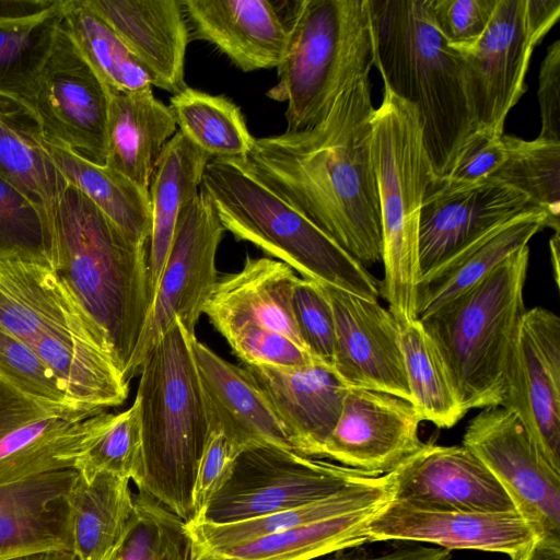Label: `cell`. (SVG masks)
<instances>
[{
    "mask_svg": "<svg viewBox=\"0 0 560 560\" xmlns=\"http://www.w3.org/2000/svg\"><path fill=\"white\" fill-rule=\"evenodd\" d=\"M313 560H451V552L445 548L418 545L400 547L382 555L341 550Z\"/></svg>",
    "mask_w": 560,
    "mask_h": 560,
    "instance_id": "cell-52",
    "label": "cell"
},
{
    "mask_svg": "<svg viewBox=\"0 0 560 560\" xmlns=\"http://www.w3.org/2000/svg\"><path fill=\"white\" fill-rule=\"evenodd\" d=\"M240 452L218 430H209L191 491V518L199 523L213 497L230 477Z\"/></svg>",
    "mask_w": 560,
    "mask_h": 560,
    "instance_id": "cell-49",
    "label": "cell"
},
{
    "mask_svg": "<svg viewBox=\"0 0 560 560\" xmlns=\"http://www.w3.org/2000/svg\"><path fill=\"white\" fill-rule=\"evenodd\" d=\"M548 228L544 211L521 213L490 230L454 257L421 279L418 287L417 316L431 314L472 287L505 258L528 246L539 231Z\"/></svg>",
    "mask_w": 560,
    "mask_h": 560,
    "instance_id": "cell-30",
    "label": "cell"
},
{
    "mask_svg": "<svg viewBox=\"0 0 560 560\" xmlns=\"http://www.w3.org/2000/svg\"><path fill=\"white\" fill-rule=\"evenodd\" d=\"M78 405L107 410L125 402L129 382L113 357L68 331L42 335L32 346Z\"/></svg>",
    "mask_w": 560,
    "mask_h": 560,
    "instance_id": "cell-34",
    "label": "cell"
},
{
    "mask_svg": "<svg viewBox=\"0 0 560 560\" xmlns=\"http://www.w3.org/2000/svg\"><path fill=\"white\" fill-rule=\"evenodd\" d=\"M463 445L495 477L538 537H560V471L513 412L502 406L481 409L466 427Z\"/></svg>",
    "mask_w": 560,
    "mask_h": 560,
    "instance_id": "cell-12",
    "label": "cell"
},
{
    "mask_svg": "<svg viewBox=\"0 0 560 560\" xmlns=\"http://www.w3.org/2000/svg\"><path fill=\"white\" fill-rule=\"evenodd\" d=\"M289 11L288 43L267 96L285 102V131L322 120L338 94L374 65L368 0H299Z\"/></svg>",
    "mask_w": 560,
    "mask_h": 560,
    "instance_id": "cell-8",
    "label": "cell"
},
{
    "mask_svg": "<svg viewBox=\"0 0 560 560\" xmlns=\"http://www.w3.org/2000/svg\"><path fill=\"white\" fill-rule=\"evenodd\" d=\"M106 411L51 409L0 378V485L74 469Z\"/></svg>",
    "mask_w": 560,
    "mask_h": 560,
    "instance_id": "cell-14",
    "label": "cell"
},
{
    "mask_svg": "<svg viewBox=\"0 0 560 560\" xmlns=\"http://www.w3.org/2000/svg\"><path fill=\"white\" fill-rule=\"evenodd\" d=\"M192 38L206 40L244 72L277 68L288 43L287 21L269 0L180 1Z\"/></svg>",
    "mask_w": 560,
    "mask_h": 560,
    "instance_id": "cell-24",
    "label": "cell"
},
{
    "mask_svg": "<svg viewBox=\"0 0 560 560\" xmlns=\"http://www.w3.org/2000/svg\"><path fill=\"white\" fill-rule=\"evenodd\" d=\"M0 378L37 404L51 409L103 411L74 402L36 351L1 326Z\"/></svg>",
    "mask_w": 560,
    "mask_h": 560,
    "instance_id": "cell-45",
    "label": "cell"
},
{
    "mask_svg": "<svg viewBox=\"0 0 560 560\" xmlns=\"http://www.w3.org/2000/svg\"><path fill=\"white\" fill-rule=\"evenodd\" d=\"M62 3L33 19L0 24V97L33 113L40 71L62 20Z\"/></svg>",
    "mask_w": 560,
    "mask_h": 560,
    "instance_id": "cell-39",
    "label": "cell"
},
{
    "mask_svg": "<svg viewBox=\"0 0 560 560\" xmlns=\"http://www.w3.org/2000/svg\"><path fill=\"white\" fill-rule=\"evenodd\" d=\"M19 21V9L15 0H0V24Z\"/></svg>",
    "mask_w": 560,
    "mask_h": 560,
    "instance_id": "cell-55",
    "label": "cell"
},
{
    "mask_svg": "<svg viewBox=\"0 0 560 560\" xmlns=\"http://www.w3.org/2000/svg\"><path fill=\"white\" fill-rule=\"evenodd\" d=\"M535 210L541 209L526 195L491 179L462 188H445L431 182L419 218L421 279L490 230Z\"/></svg>",
    "mask_w": 560,
    "mask_h": 560,
    "instance_id": "cell-18",
    "label": "cell"
},
{
    "mask_svg": "<svg viewBox=\"0 0 560 560\" xmlns=\"http://www.w3.org/2000/svg\"><path fill=\"white\" fill-rule=\"evenodd\" d=\"M51 228L52 222L42 206L0 177V259L48 262Z\"/></svg>",
    "mask_w": 560,
    "mask_h": 560,
    "instance_id": "cell-44",
    "label": "cell"
},
{
    "mask_svg": "<svg viewBox=\"0 0 560 560\" xmlns=\"http://www.w3.org/2000/svg\"><path fill=\"white\" fill-rule=\"evenodd\" d=\"M190 552L185 522L148 493H133L121 560H190Z\"/></svg>",
    "mask_w": 560,
    "mask_h": 560,
    "instance_id": "cell-42",
    "label": "cell"
},
{
    "mask_svg": "<svg viewBox=\"0 0 560 560\" xmlns=\"http://www.w3.org/2000/svg\"><path fill=\"white\" fill-rule=\"evenodd\" d=\"M200 189L220 222L302 278L378 301L380 281L311 220L233 160H211Z\"/></svg>",
    "mask_w": 560,
    "mask_h": 560,
    "instance_id": "cell-6",
    "label": "cell"
},
{
    "mask_svg": "<svg viewBox=\"0 0 560 560\" xmlns=\"http://www.w3.org/2000/svg\"><path fill=\"white\" fill-rule=\"evenodd\" d=\"M298 278L280 260L247 256L240 271L219 278L203 314L225 339L257 328L283 334L304 347L291 302Z\"/></svg>",
    "mask_w": 560,
    "mask_h": 560,
    "instance_id": "cell-26",
    "label": "cell"
},
{
    "mask_svg": "<svg viewBox=\"0 0 560 560\" xmlns=\"http://www.w3.org/2000/svg\"><path fill=\"white\" fill-rule=\"evenodd\" d=\"M224 233L210 199L200 189L178 217L135 357L132 377L175 318L196 335V325L219 280L215 261Z\"/></svg>",
    "mask_w": 560,
    "mask_h": 560,
    "instance_id": "cell-10",
    "label": "cell"
},
{
    "mask_svg": "<svg viewBox=\"0 0 560 560\" xmlns=\"http://www.w3.org/2000/svg\"><path fill=\"white\" fill-rule=\"evenodd\" d=\"M415 406L389 393L349 387L322 459L373 476L393 471L421 448Z\"/></svg>",
    "mask_w": 560,
    "mask_h": 560,
    "instance_id": "cell-16",
    "label": "cell"
},
{
    "mask_svg": "<svg viewBox=\"0 0 560 560\" xmlns=\"http://www.w3.org/2000/svg\"><path fill=\"white\" fill-rule=\"evenodd\" d=\"M388 503L301 525L231 547L190 552V560H313L352 549L369 542V523Z\"/></svg>",
    "mask_w": 560,
    "mask_h": 560,
    "instance_id": "cell-33",
    "label": "cell"
},
{
    "mask_svg": "<svg viewBox=\"0 0 560 560\" xmlns=\"http://www.w3.org/2000/svg\"><path fill=\"white\" fill-rule=\"evenodd\" d=\"M77 477L70 468L0 485V560L71 551L69 494Z\"/></svg>",
    "mask_w": 560,
    "mask_h": 560,
    "instance_id": "cell-27",
    "label": "cell"
},
{
    "mask_svg": "<svg viewBox=\"0 0 560 560\" xmlns=\"http://www.w3.org/2000/svg\"><path fill=\"white\" fill-rule=\"evenodd\" d=\"M292 313L304 347L318 361L332 368L335 319L318 282L298 278L292 291Z\"/></svg>",
    "mask_w": 560,
    "mask_h": 560,
    "instance_id": "cell-46",
    "label": "cell"
},
{
    "mask_svg": "<svg viewBox=\"0 0 560 560\" xmlns=\"http://www.w3.org/2000/svg\"><path fill=\"white\" fill-rule=\"evenodd\" d=\"M521 560H560V537H538Z\"/></svg>",
    "mask_w": 560,
    "mask_h": 560,
    "instance_id": "cell-53",
    "label": "cell"
},
{
    "mask_svg": "<svg viewBox=\"0 0 560 560\" xmlns=\"http://www.w3.org/2000/svg\"><path fill=\"white\" fill-rule=\"evenodd\" d=\"M366 476L373 475L277 446L244 450L201 522L232 523L296 508Z\"/></svg>",
    "mask_w": 560,
    "mask_h": 560,
    "instance_id": "cell-9",
    "label": "cell"
},
{
    "mask_svg": "<svg viewBox=\"0 0 560 560\" xmlns=\"http://www.w3.org/2000/svg\"><path fill=\"white\" fill-rule=\"evenodd\" d=\"M374 65L384 88L412 104L433 180L445 177L476 126L463 61L435 27L428 0H368Z\"/></svg>",
    "mask_w": 560,
    "mask_h": 560,
    "instance_id": "cell-3",
    "label": "cell"
},
{
    "mask_svg": "<svg viewBox=\"0 0 560 560\" xmlns=\"http://www.w3.org/2000/svg\"><path fill=\"white\" fill-rule=\"evenodd\" d=\"M384 278L380 295L397 323L417 319L418 233L422 201L433 180L416 107L384 88L372 120Z\"/></svg>",
    "mask_w": 560,
    "mask_h": 560,
    "instance_id": "cell-7",
    "label": "cell"
},
{
    "mask_svg": "<svg viewBox=\"0 0 560 560\" xmlns=\"http://www.w3.org/2000/svg\"><path fill=\"white\" fill-rule=\"evenodd\" d=\"M528 246L472 287L418 318L438 347L463 409L500 406L505 373L526 312Z\"/></svg>",
    "mask_w": 560,
    "mask_h": 560,
    "instance_id": "cell-5",
    "label": "cell"
},
{
    "mask_svg": "<svg viewBox=\"0 0 560 560\" xmlns=\"http://www.w3.org/2000/svg\"><path fill=\"white\" fill-rule=\"evenodd\" d=\"M505 158L506 149L502 136L476 130L464 143L451 172L432 183L445 188L479 184L487 180L502 165Z\"/></svg>",
    "mask_w": 560,
    "mask_h": 560,
    "instance_id": "cell-50",
    "label": "cell"
},
{
    "mask_svg": "<svg viewBox=\"0 0 560 560\" xmlns=\"http://www.w3.org/2000/svg\"><path fill=\"white\" fill-rule=\"evenodd\" d=\"M46 147L55 165L69 184L82 191L127 234L149 243V194L107 165L93 163L72 150L47 140Z\"/></svg>",
    "mask_w": 560,
    "mask_h": 560,
    "instance_id": "cell-36",
    "label": "cell"
},
{
    "mask_svg": "<svg viewBox=\"0 0 560 560\" xmlns=\"http://www.w3.org/2000/svg\"><path fill=\"white\" fill-rule=\"evenodd\" d=\"M69 506L72 553L77 560H102L121 539L133 513L130 480L78 472Z\"/></svg>",
    "mask_w": 560,
    "mask_h": 560,
    "instance_id": "cell-35",
    "label": "cell"
},
{
    "mask_svg": "<svg viewBox=\"0 0 560 560\" xmlns=\"http://www.w3.org/2000/svg\"><path fill=\"white\" fill-rule=\"evenodd\" d=\"M394 472L366 476L337 493L292 509L224 524L185 523L191 552L244 544L301 525L351 513L394 499Z\"/></svg>",
    "mask_w": 560,
    "mask_h": 560,
    "instance_id": "cell-29",
    "label": "cell"
},
{
    "mask_svg": "<svg viewBox=\"0 0 560 560\" xmlns=\"http://www.w3.org/2000/svg\"><path fill=\"white\" fill-rule=\"evenodd\" d=\"M546 34L532 19L527 0H499L481 37L455 49L462 57L476 130L504 133L509 113L527 90L533 51Z\"/></svg>",
    "mask_w": 560,
    "mask_h": 560,
    "instance_id": "cell-11",
    "label": "cell"
},
{
    "mask_svg": "<svg viewBox=\"0 0 560 560\" xmlns=\"http://www.w3.org/2000/svg\"><path fill=\"white\" fill-rule=\"evenodd\" d=\"M179 132L212 160H243L255 137L241 108L223 95L185 86L170 98Z\"/></svg>",
    "mask_w": 560,
    "mask_h": 560,
    "instance_id": "cell-38",
    "label": "cell"
},
{
    "mask_svg": "<svg viewBox=\"0 0 560 560\" xmlns=\"http://www.w3.org/2000/svg\"><path fill=\"white\" fill-rule=\"evenodd\" d=\"M118 35L152 86L183 90L189 28L177 0H84Z\"/></svg>",
    "mask_w": 560,
    "mask_h": 560,
    "instance_id": "cell-25",
    "label": "cell"
},
{
    "mask_svg": "<svg viewBox=\"0 0 560 560\" xmlns=\"http://www.w3.org/2000/svg\"><path fill=\"white\" fill-rule=\"evenodd\" d=\"M537 96L541 119L538 137L560 141V40L547 48L540 65Z\"/></svg>",
    "mask_w": 560,
    "mask_h": 560,
    "instance_id": "cell-51",
    "label": "cell"
},
{
    "mask_svg": "<svg viewBox=\"0 0 560 560\" xmlns=\"http://www.w3.org/2000/svg\"><path fill=\"white\" fill-rule=\"evenodd\" d=\"M369 542H430L445 549L503 553L521 560L538 538L516 511L471 512L427 509L393 499L371 520Z\"/></svg>",
    "mask_w": 560,
    "mask_h": 560,
    "instance_id": "cell-17",
    "label": "cell"
},
{
    "mask_svg": "<svg viewBox=\"0 0 560 560\" xmlns=\"http://www.w3.org/2000/svg\"><path fill=\"white\" fill-rule=\"evenodd\" d=\"M122 538L124 536L118 541V544L106 553V556L102 560H121Z\"/></svg>",
    "mask_w": 560,
    "mask_h": 560,
    "instance_id": "cell-57",
    "label": "cell"
},
{
    "mask_svg": "<svg viewBox=\"0 0 560 560\" xmlns=\"http://www.w3.org/2000/svg\"><path fill=\"white\" fill-rule=\"evenodd\" d=\"M551 264L555 270L556 282L559 283V232L550 238Z\"/></svg>",
    "mask_w": 560,
    "mask_h": 560,
    "instance_id": "cell-56",
    "label": "cell"
},
{
    "mask_svg": "<svg viewBox=\"0 0 560 560\" xmlns=\"http://www.w3.org/2000/svg\"><path fill=\"white\" fill-rule=\"evenodd\" d=\"M62 23L82 56L108 89L138 91L152 86L149 74L122 40L84 0H65Z\"/></svg>",
    "mask_w": 560,
    "mask_h": 560,
    "instance_id": "cell-40",
    "label": "cell"
},
{
    "mask_svg": "<svg viewBox=\"0 0 560 560\" xmlns=\"http://www.w3.org/2000/svg\"><path fill=\"white\" fill-rule=\"evenodd\" d=\"M0 177L42 206L51 222L68 186L51 160L34 113L0 97Z\"/></svg>",
    "mask_w": 560,
    "mask_h": 560,
    "instance_id": "cell-32",
    "label": "cell"
},
{
    "mask_svg": "<svg viewBox=\"0 0 560 560\" xmlns=\"http://www.w3.org/2000/svg\"><path fill=\"white\" fill-rule=\"evenodd\" d=\"M226 341L243 364L294 368L318 361L303 346L273 330L243 329Z\"/></svg>",
    "mask_w": 560,
    "mask_h": 560,
    "instance_id": "cell-48",
    "label": "cell"
},
{
    "mask_svg": "<svg viewBox=\"0 0 560 560\" xmlns=\"http://www.w3.org/2000/svg\"><path fill=\"white\" fill-rule=\"evenodd\" d=\"M335 319L332 368L349 387L393 394L410 401L398 323L378 301L319 283Z\"/></svg>",
    "mask_w": 560,
    "mask_h": 560,
    "instance_id": "cell-19",
    "label": "cell"
},
{
    "mask_svg": "<svg viewBox=\"0 0 560 560\" xmlns=\"http://www.w3.org/2000/svg\"><path fill=\"white\" fill-rule=\"evenodd\" d=\"M0 326L31 347L46 332L68 331L112 355L105 336L47 261L0 259Z\"/></svg>",
    "mask_w": 560,
    "mask_h": 560,
    "instance_id": "cell-20",
    "label": "cell"
},
{
    "mask_svg": "<svg viewBox=\"0 0 560 560\" xmlns=\"http://www.w3.org/2000/svg\"><path fill=\"white\" fill-rule=\"evenodd\" d=\"M374 112L365 73L343 88L317 124L255 138L246 159L233 160L366 268L382 261Z\"/></svg>",
    "mask_w": 560,
    "mask_h": 560,
    "instance_id": "cell-1",
    "label": "cell"
},
{
    "mask_svg": "<svg viewBox=\"0 0 560 560\" xmlns=\"http://www.w3.org/2000/svg\"><path fill=\"white\" fill-rule=\"evenodd\" d=\"M46 140L106 164L108 90L82 56L62 20L33 102Z\"/></svg>",
    "mask_w": 560,
    "mask_h": 560,
    "instance_id": "cell-13",
    "label": "cell"
},
{
    "mask_svg": "<svg viewBox=\"0 0 560 560\" xmlns=\"http://www.w3.org/2000/svg\"><path fill=\"white\" fill-rule=\"evenodd\" d=\"M499 0H428L431 19L454 49L474 45L485 33Z\"/></svg>",
    "mask_w": 560,
    "mask_h": 560,
    "instance_id": "cell-47",
    "label": "cell"
},
{
    "mask_svg": "<svg viewBox=\"0 0 560 560\" xmlns=\"http://www.w3.org/2000/svg\"><path fill=\"white\" fill-rule=\"evenodd\" d=\"M398 328L410 402L422 421L454 427L467 412L438 347L418 318L398 323Z\"/></svg>",
    "mask_w": 560,
    "mask_h": 560,
    "instance_id": "cell-37",
    "label": "cell"
},
{
    "mask_svg": "<svg viewBox=\"0 0 560 560\" xmlns=\"http://www.w3.org/2000/svg\"><path fill=\"white\" fill-rule=\"evenodd\" d=\"M47 257L105 336L129 382L153 300L149 243L127 234L68 183L56 207Z\"/></svg>",
    "mask_w": 560,
    "mask_h": 560,
    "instance_id": "cell-2",
    "label": "cell"
},
{
    "mask_svg": "<svg viewBox=\"0 0 560 560\" xmlns=\"http://www.w3.org/2000/svg\"><path fill=\"white\" fill-rule=\"evenodd\" d=\"M106 164L143 191L170 139L176 133L171 108L152 86L138 91L108 89Z\"/></svg>",
    "mask_w": 560,
    "mask_h": 560,
    "instance_id": "cell-28",
    "label": "cell"
},
{
    "mask_svg": "<svg viewBox=\"0 0 560 560\" xmlns=\"http://www.w3.org/2000/svg\"><path fill=\"white\" fill-rule=\"evenodd\" d=\"M500 406L513 412L542 457L560 471V318L535 306L524 313Z\"/></svg>",
    "mask_w": 560,
    "mask_h": 560,
    "instance_id": "cell-15",
    "label": "cell"
},
{
    "mask_svg": "<svg viewBox=\"0 0 560 560\" xmlns=\"http://www.w3.org/2000/svg\"><path fill=\"white\" fill-rule=\"evenodd\" d=\"M74 469L83 477L108 472L138 482L141 474V433L136 401L121 412H105Z\"/></svg>",
    "mask_w": 560,
    "mask_h": 560,
    "instance_id": "cell-43",
    "label": "cell"
},
{
    "mask_svg": "<svg viewBox=\"0 0 560 560\" xmlns=\"http://www.w3.org/2000/svg\"><path fill=\"white\" fill-rule=\"evenodd\" d=\"M196 336L175 318L140 369L136 396L141 433V474L136 483L185 523L209 422L191 353Z\"/></svg>",
    "mask_w": 560,
    "mask_h": 560,
    "instance_id": "cell-4",
    "label": "cell"
},
{
    "mask_svg": "<svg viewBox=\"0 0 560 560\" xmlns=\"http://www.w3.org/2000/svg\"><path fill=\"white\" fill-rule=\"evenodd\" d=\"M393 472L394 499L417 506L471 512L515 510L495 477L463 444L423 443Z\"/></svg>",
    "mask_w": 560,
    "mask_h": 560,
    "instance_id": "cell-21",
    "label": "cell"
},
{
    "mask_svg": "<svg viewBox=\"0 0 560 560\" xmlns=\"http://www.w3.org/2000/svg\"><path fill=\"white\" fill-rule=\"evenodd\" d=\"M209 162L208 154L176 131L155 165L149 187V268L153 295L180 211L199 194Z\"/></svg>",
    "mask_w": 560,
    "mask_h": 560,
    "instance_id": "cell-31",
    "label": "cell"
},
{
    "mask_svg": "<svg viewBox=\"0 0 560 560\" xmlns=\"http://www.w3.org/2000/svg\"><path fill=\"white\" fill-rule=\"evenodd\" d=\"M190 348L209 430L220 431L240 453L258 446L296 452L289 431L243 366L224 360L196 336Z\"/></svg>",
    "mask_w": 560,
    "mask_h": 560,
    "instance_id": "cell-22",
    "label": "cell"
},
{
    "mask_svg": "<svg viewBox=\"0 0 560 560\" xmlns=\"http://www.w3.org/2000/svg\"><path fill=\"white\" fill-rule=\"evenodd\" d=\"M10 560H77L72 551L51 550L13 558Z\"/></svg>",
    "mask_w": 560,
    "mask_h": 560,
    "instance_id": "cell-54",
    "label": "cell"
},
{
    "mask_svg": "<svg viewBox=\"0 0 560 560\" xmlns=\"http://www.w3.org/2000/svg\"><path fill=\"white\" fill-rule=\"evenodd\" d=\"M242 366L289 431L296 452L322 459L349 388L335 369L320 361L294 368Z\"/></svg>",
    "mask_w": 560,
    "mask_h": 560,
    "instance_id": "cell-23",
    "label": "cell"
},
{
    "mask_svg": "<svg viewBox=\"0 0 560 560\" xmlns=\"http://www.w3.org/2000/svg\"><path fill=\"white\" fill-rule=\"evenodd\" d=\"M506 158L488 178L510 186L541 209L548 228L560 231V141L502 135Z\"/></svg>",
    "mask_w": 560,
    "mask_h": 560,
    "instance_id": "cell-41",
    "label": "cell"
}]
</instances>
